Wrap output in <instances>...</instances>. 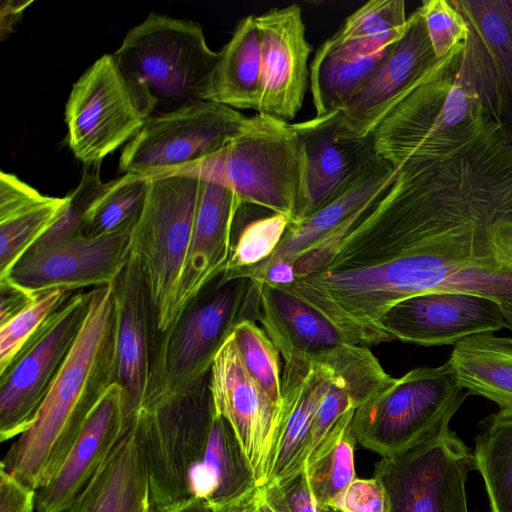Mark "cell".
I'll list each match as a JSON object with an SVG mask.
<instances>
[{
    "instance_id": "17",
    "label": "cell",
    "mask_w": 512,
    "mask_h": 512,
    "mask_svg": "<svg viewBox=\"0 0 512 512\" xmlns=\"http://www.w3.org/2000/svg\"><path fill=\"white\" fill-rule=\"evenodd\" d=\"M113 294L115 383L130 416L144 405L161 333L148 282L133 255L113 283Z\"/></svg>"
},
{
    "instance_id": "48",
    "label": "cell",
    "mask_w": 512,
    "mask_h": 512,
    "mask_svg": "<svg viewBox=\"0 0 512 512\" xmlns=\"http://www.w3.org/2000/svg\"><path fill=\"white\" fill-rule=\"evenodd\" d=\"M495 2L512 41V0H495Z\"/></svg>"
},
{
    "instance_id": "13",
    "label": "cell",
    "mask_w": 512,
    "mask_h": 512,
    "mask_svg": "<svg viewBox=\"0 0 512 512\" xmlns=\"http://www.w3.org/2000/svg\"><path fill=\"white\" fill-rule=\"evenodd\" d=\"M90 291L73 294L37 337L0 374V440L18 437L33 423L89 310Z\"/></svg>"
},
{
    "instance_id": "45",
    "label": "cell",
    "mask_w": 512,
    "mask_h": 512,
    "mask_svg": "<svg viewBox=\"0 0 512 512\" xmlns=\"http://www.w3.org/2000/svg\"><path fill=\"white\" fill-rule=\"evenodd\" d=\"M9 277L0 279V325L6 323L27 308L37 297Z\"/></svg>"
},
{
    "instance_id": "40",
    "label": "cell",
    "mask_w": 512,
    "mask_h": 512,
    "mask_svg": "<svg viewBox=\"0 0 512 512\" xmlns=\"http://www.w3.org/2000/svg\"><path fill=\"white\" fill-rule=\"evenodd\" d=\"M417 9L424 19L431 46L438 59L468 40L469 25L453 1L425 0Z\"/></svg>"
},
{
    "instance_id": "27",
    "label": "cell",
    "mask_w": 512,
    "mask_h": 512,
    "mask_svg": "<svg viewBox=\"0 0 512 512\" xmlns=\"http://www.w3.org/2000/svg\"><path fill=\"white\" fill-rule=\"evenodd\" d=\"M256 281L258 321L285 362L316 361L348 343L310 305L279 287Z\"/></svg>"
},
{
    "instance_id": "47",
    "label": "cell",
    "mask_w": 512,
    "mask_h": 512,
    "mask_svg": "<svg viewBox=\"0 0 512 512\" xmlns=\"http://www.w3.org/2000/svg\"><path fill=\"white\" fill-rule=\"evenodd\" d=\"M32 1H7L3 2L1 7V33L2 36L5 32L12 30V25L18 21L25 8L31 4Z\"/></svg>"
},
{
    "instance_id": "15",
    "label": "cell",
    "mask_w": 512,
    "mask_h": 512,
    "mask_svg": "<svg viewBox=\"0 0 512 512\" xmlns=\"http://www.w3.org/2000/svg\"><path fill=\"white\" fill-rule=\"evenodd\" d=\"M132 232L94 238L77 235L46 247L32 248L7 277L33 294L111 285L131 258Z\"/></svg>"
},
{
    "instance_id": "30",
    "label": "cell",
    "mask_w": 512,
    "mask_h": 512,
    "mask_svg": "<svg viewBox=\"0 0 512 512\" xmlns=\"http://www.w3.org/2000/svg\"><path fill=\"white\" fill-rule=\"evenodd\" d=\"M257 486L253 471L230 424L214 411L191 499L207 506L232 501Z\"/></svg>"
},
{
    "instance_id": "39",
    "label": "cell",
    "mask_w": 512,
    "mask_h": 512,
    "mask_svg": "<svg viewBox=\"0 0 512 512\" xmlns=\"http://www.w3.org/2000/svg\"><path fill=\"white\" fill-rule=\"evenodd\" d=\"M291 223L290 219L279 213L259 218L247 224L240 232L225 267L226 273H232L257 265L269 258Z\"/></svg>"
},
{
    "instance_id": "12",
    "label": "cell",
    "mask_w": 512,
    "mask_h": 512,
    "mask_svg": "<svg viewBox=\"0 0 512 512\" xmlns=\"http://www.w3.org/2000/svg\"><path fill=\"white\" fill-rule=\"evenodd\" d=\"M476 470L471 449L445 426L408 451L381 458L374 475L392 512H469L466 481Z\"/></svg>"
},
{
    "instance_id": "42",
    "label": "cell",
    "mask_w": 512,
    "mask_h": 512,
    "mask_svg": "<svg viewBox=\"0 0 512 512\" xmlns=\"http://www.w3.org/2000/svg\"><path fill=\"white\" fill-rule=\"evenodd\" d=\"M459 291L496 301L512 300V273L471 268L449 279L439 291Z\"/></svg>"
},
{
    "instance_id": "6",
    "label": "cell",
    "mask_w": 512,
    "mask_h": 512,
    "mask_svg": "<svg viewBox=\"0 0 512 512\" xmlns=\"http://www.w3.org/2000/svg\"><path fill=\"white\" fill-rule=\"evenodd\" d=\"M113 55L150 102L152 116L212 101L219 52L194 21L152 12L128 31Z\"/></svg>"
},
{
    "instance_id": "41",
    "label": "cell",
    "mask_w": 512,
    "mask_h": 512,
    "mask_svg": "<svg viewBox=\"0 0 512 512\" xmlns=\"http://www.w3.org/2000/svg\"><path fill=\"white\" fill-rule=\"evenodd\" d=\"M276 512H318L305 467L278 482L260 486Z\"/></svg>"
},
{
    "instance_id": "28",
    "label": "cell",
    "mask_w": 512,
    "mask_h": 512,
    "mask_svg": "<svg viewBox=\"0 0 512 512\" xmlns=\"http://www.w3.org/2000/svg\"><path fill=\"white\" fill-rule=\"evenodd\" d=\"M69 196L42 195L16 175L0 173V279L57 222Z\"/></svg>"
},
{
    "instance_id": "38",
    "label": "cell",
    "mask_w": 512,
    "mask_h": 512,
    "mask_svg": "<svg viewBox=\"0 0 512 512\" xmlns=\"http://www.w3.org/2000/svg\"><path fill=\"white\" fill-rule=\"evenodd\" d=\"M65 289L39 293L23 311L0 325V374L4 373L37 337L50 316L72 296Z\"/></svg>"
},
{
    "instance_id": "23",
    "label": "cell",
    "mask_w": 512,
    "mask_h": 512,
    "mask_svg": "<svg viewBox=\"0 0 512 512\" xmlns=\"http://www.w3.org/2000/svg\"><path fill=\"white\" fill-rule=\"evenodd\" d=\"M129 417L125 394L113 383L87 418L57 473L36 491V512H65L72 505L114 450Z\"/></svg>"
},
{
    "instance_id": "52",
    "label": "cell",
    "mask_w": 512,
    "mask_h": 512,
    "mask_svg": "<svg viewBox=\"0 0 512 512\" xmlns=\"http://www.w3.org/2000/svg\"><path fill=\"white\" fill-rule=\"evenodd\" d=\"M318 512H339V511L334 510L332 508H319Z\"/></svg>"
},
{
    "instance_id": "50",
    "label": "cell",
    "mask_w": 512,
    "mask_h": 512,
    "mask_svg": "<svg viewBox=\"0 0 512 512\" xmlns=\"http://www.w3.org/2000/svg\"><path fill=\"white\" fill-rule=\"evenodd\" d=\"M499 303L506 321V328L512 332V300H503Z\"/></svg>"
},
{
    "instance_id": "1",
    "label": "cell",
    "mask_w": 512,
    "mask_h": 512,
    "mask_svg": "<svg viewBox=\"0 0 512 512\" xmlns=\"http://www.w3.org/2000/svg\"><path fill=\"white\" fill-rule=\"evenodd\" d=\"M436 246L471 254L483 270L512 273V144L496 123L448 154L395 167L324 270Z\"/></svg>"
},
{
    "instance_id": "43",
    "label": "cell",
    "mask_w": 512,
    "mask_h": 512,
    "mask_svg": "<svg viewBox=\"0 0 512 512\" xmlns=\"http://www.w3.org/2000/svg\"><path fill=\"white\" fill-rule=\"evenodd\" d=\"M330 508L339 512H392L387 489L375 476L356 478Z\"/></svg>"
},
{
    "instance_id": "8",
    "label": "cell",
    "mask_w": 512,
    "mask_h": 512,
    "mask_svg": "<svg viewBox=\"0 0 512 512\" xmlns=\"http://www.w3.org/2000/svg\"><path fill=\"white\" fill-rule=\"evenodd\" d=\"M143 418L150 512H171L191 499L214 405L210 374L193 389L149 409Z\"/></svg>"
},
{
    "instance_id": "18",
    "label": "cell",
    "mask_w": 512,
    "mask_h": 512,
    "mask_svg": "<svg viewBox=\"0 0 512 512\" xmlns=\"http://www.w3.org/2000/svg\"><path fill=\"white\" fill-rule=\"evenodd\" d=\"M304 157V185L294 222L343 193L376 155L371 136L347 129L341 110L293 123ZM293 223V222H292Z\"/></svg>"
},
{
    "instance_id": "11",
    "label": "cell",
    "mask_w": 512,
    "mask_h": 512,
    "mask_svg": "<svg viewBox=\"0 0 512 512\" xmlns=\"http://www.w3.org/2000/svg\"><path fill=\"white\" fill-rule=\"evenodd\" d=\"M246 117L213 101H199L152 116L125 144L119 170L148 178L173 174L220 151Z\"/></svg>"
},
{
    "instance_id": "24",
    "label": "cell",
    "mask_w": 512,
    "mask_h": 512,
    "mask_svg": "<svg viewBox=\"0 0 512 512\" xmlns=\"http://www.w3.org/2000/svg\"><path fill=\"white\" fill-rule=\"evenodd\" d=\"M238 196L219 183L201 180L192 234L170 315V324L218 277L232 250Z\"/></svg>"
},
{
    "instance_id": "10",
    "label": "cell",
    "mask_w": 512,
    "mask_h": 512,
    "mask_svg": "<svg viewBox=\"0 0 512 512\" xmlns=\"http://www.w3.org/2000/svg\"><path fill=\"white\" fill-rule=\"evenodd\" d=\"M153 108L113 54L98 58L74 83L65 107L67 143L86 165L99 164L127 144Z\"/></svg>"
},
{
    "instance_id": "22",
    "label": "cell",
    "mask_w": 512,
    "mask_h": 512,
    "mask_svg": "<svg viewBox=\"0 0 512 512\" xmlns=\"http://www.w3.org/2000/svg\"><path fill=\"white\" fill-rule=\"evenodd\" d=\"M469 25L465 65L483 108L512 144V41L495 0H452Z\"/></svg>"
},
{
    "instance_id": "16",
    "label": "cell",
    "mask_w": 512,
    "mask_h": 512,
    "mask_svg": "<svg viewBox=\"0 0 512 512\" xmlns=\"http://www.w3.org/2000/svg\"><path fill=\"white\" fill-rule=\"evenodd\" d=\"M393 176L394 167L376 154L343 193L311 216L290 223L274 253L252 267L287 261L295 263L300 277L321 271L348 229Z\"/></svg>"
},
{
    "instance_id": "35",
    "label": "cell",
    "mask_w": 512,
    "mask_h": 512,
    "mask_svg": "<svg viewBox=\"0 0 512 512\" xmlns=\"http://www.w3.org/2000/svg\"><path fill=\"white\" fill-rule=\"evenodd\" d=\"M407 22L403 0H372L349 15L334 36L351 52L372 55L397 42Z\"/></svg>"
},
{
    "instance_id": "5",
    "label": "cell",
    "mask_w": 512,
    "mask_h": 512,
    "mask_svg": "<svg viewBox=\"0 0 512 512\" xmlns=\"http://www.w3.org/2000/svg\"><path fill=\"white\" fill-rule=\"evenodd\" d=\"M173 174H186L230 188L254 204L296 220L304 185V157L288 121L256 113L216 154ZM171 175V174H169Z\"/></svg>"
},
{
    "instance_id": "31",
    "label": "cell",
    "mask_w": 512,
    "mask_h": 512,
    "mask_svg": "<svg viewBox=\"0 0 512 512\" xmlns=\"http://www.w3.org/2000/svg\"><path fill=\"white\" fill-rule=\"evenodd\" d=\"M389 48L360 55L346 49L334 35L326 39L309 66V88L316 116L343 110L379 67Z\"/></svg>"
},
{
    "instance_id": "4",
    "label": "cell",
    "mask_w": 512,
    "mask_h": 512,
    "mask_svg": "<svg viewBox=\"0 0 512 512\" xmlns=\"http://www.w3.org/2000/svg\"><path fill=\"white\" fill-rule=\"evenodd\" d=\"M224 271L160 333L142 408L149 409L201 383L213 361L245 319L258 321L259 290L250 277L226 278Z\"/></svg>"
},
{
    "instance_id": "21",
    "label": "cell",
    "mask_w": 512,
    "mask_h": 512,
    "mask_svg": "<svg viewBox=\"0 0 512 512\" xmlns=\"http://www.w3.org/2000/svg\"><path fill=\"white\" fill-rule=\"evenodd\" d=\"M254 19L262 52L257 113L289 122L301 110L309 84L312 46L306 39L302 10L291 4L272 8Z\"/></svg>"
},
{
    "instance_id": "14",
    "label": "cell",
    "mask_w": 512,
    "mask_h": 512,
    "mask_svg": "<svg viewBox=\"0 0 512 512\" xmlns=\"http://www.w3.org/2000/svg\"><path fill=\"white\" fill-rule=\"evenodd\" d=\"M506 328L500 303L459 291H429L394 304L377 322L383 342L455 345L480 333Z\"/></svg>"
},
{
    "instance_id": "44",
    "label": "cell",
    "mask_w": 512,
    "mask_h": 512,
    "mask_svg": "<svg viewBox=\"0 0 512 512\" xmlns=\"http://www.w3.org/2000/svg\"><path fill=\"white\" fill-rule=\"evenodd\" d=\"M36 491L0 468V512H33Z\"/></svg>"
},
{
    "instance_id": "49",
    "label": "cell",
    "mask_w": 512,
    "mask_h": 512,
    "mask_svg": "<svg viewBox=\"0 0 512 512\" xmlns=\"http://www.w3.org/2000/svg\"><path fill=\"white\" fill-rule=\"evenodd\" d=\"M171 512H210V510L203 501L193 498Z\"/></svg>"
},
{
    "instance_id": "36",
    "label": "cell",
    "mask_w": 512,
    "mask_h": 512,
    "mask_svg": "<svg viewBox=\"0 0 512 512\" xmlns=\"http://www.w3.org/2000/svg\"><path fill=\"white\" fill-rule=\"evenodd\" d=\"M352 420L305 464L308 482L318 508L332 503L357 478L354 450L357 440Z\"/></svg>"
},
{
    "instance_id": "34",
    "label": "cell",
    "mask_w": 512,
    "mask_h": 512,
    "mask_svg": "<svg viewBox=\"0 0 512 512\" xmlns=\"http://www.w3.org/2000/svg\"><path fill=\"white\" fill-rule=\"evenodd\" d=\"M149 178L137 173L104 183L83 215L80 235L101 237L133 230L143 210Z\"/></svg>"
},
{
    "instance_id": "2",
    "label": "cell",
    "mask_w": 512,
    "mask_h": 512,
    "mask_svg": "<svg viewBox=\"0 0 512 512\" xmlns=\"http://www.w3.org/2000/svg\"><path fill=\"white\" fill-rule=\"evenodd\" d=\"M115 383L113 284L90 290L86 318L31 426L0 468L37 491L50 482L87 418Z\"/></svg>"
},
{
    "instance_id": "3",
    "label": "cell",
    "mask_w": 512,
    "mask_h": 512,
    "mask_svg": "<svg viewBox=\"0 0 512 512\" xmlns=\"http://www.w3.org/2000/svg\"><path fill=\"white\" fill-rule=\"evenodd\" d=\"M465 43L441 58L370 135L376 154L394 168L448 154L495 124L463 64Z\"/></svg>"
},
{
    "instance_id": "51",
    "label": "cell",
    "mask_w": 512,
    "mask_h": 512,
    "mask_svg": "<svg viewBox=\"0 0 512 512\" xmlns=\"http://www.w3.org/2000/svg\"><path fill=\"white\" fill-rule=\"evenodd\" d=\"M260 511L261 512H276V510L270 505V503L265 498L262 489L260 487Z\"/></svg>"
},
{
    "instance_id": "9",
    "label": "cell",
    "mask_w": 512,
    "mask_h": 512,
    "mask_svg": "<svg viewBox=\"0 0 512 512\" xmlns=\"http://www.w3.org/2000/svg\"><path fill=\"white\" fill-rule=\"evenodd\" d=\"M200 179L186 174L149 178L141 215L132 232V255L145 274L165 331L189 249Z\"/></svg>"
},
{
    "instance_id": "37",
    "label": "cell",
    "mask_w": 512,
    "mask_h": 512,
    "mask_svg": "<svg viewBox=\"0 0 512 512\" xmlns=\"http://www.w3.org/2000/svg\"><path fill=\"white\" fill-rule=\"evenodd\" d=\"M232 336L248 374L282 408L281 355L265 330L255 320L245 319L237 324Z\"/></svg>"
},
{
    "instance_id": "25",
    "label": "cell",
    "mask_w": 512,
    "mask_h": 512,
    "mask_svg": "<svg viewBox=\"0 0 512 512\" xmlns=\"http://www.w3.org/2000/svg\"><path fill=\"white\" fill-rule=\"evenodd\" d=\"M328 381L329 367L323 360L285 362L281 418L267 459L265 485L305 467L314 416Z\"/></svg>"
},
{
    "instance_id": "29",
    "label": "cell",
    "mask_w": 512,
    "mask_h": 512,
    "mask_svg": "<svg viewBox=\"0 0 512 512\" xmlns=\"http://www.w3.org/2000/svg\"><path fill=\"white\" fill-rule=\"evenodd\" d=\"M448 360L469 395L491 400L499 413L512 417V337L491 332L466 337Z\"/></svg>"
},
{
    "instance_id": "19",
    "label": "cell",
    "mask_w": 512,
    "mask_h": 512,
    "mask_svg": "<svg viewBox=\"0 0 512 512\" xmlns=\"http://www.w3.org/2000/svg\"><path fill=\"white\" fill-rule=\"evenodd\" d=\"M210 391L214 409L232 427L257 486L265 485L267 459L282 408L248 374L232 335L213 361Z\"/></svg>"
},
{
    "instance_id": "46",
    "label": "cell",
    "mask_w": 512,
    "mask_h": 512,
    "mask_svg": "<svg viewBox=\"0 0 512 512\" xmlns=\"http://www.w3.org/2000/svg\"><path fill=\"white\" fill-rule=\"evenodd\" d=\"M260 493V486H255L232 501L208 508L210 512H261Z\"/></svg>"
},
{
    "instance_id": "33",
    "label": "cell",
    "mask_w": 512,
    "mask_h": 512,
    "mask_svg": "<svg viewBox=\"0 0 512 512\" xmlns=\"http://www.w3.org/2000/svg\"><path fill=\"white\" fill-rule=\"evenodd\" d=\"M480 424L473 455L491 512H512V417L497 412Z\"/></svg>"
},
{
    "instance_id": "20",
    "label": "cell",
    "mask_w": 512,
    "mask_h": 512,
    "mask_svg": "<svg viewBox=\"0 0 512 512\" xmlns=\"http://www.w3.org/2000/svg\"><path fill=\"white\" fill-rule=\"evenodd\" d=\"M439 60L424 19L416 9L408 17L404 35L390 46L376 71L341 110L347 129L359 137L370 136Z\"/></svg>"
},
{
    "instance_id": "26",
    "label": "cell",
    "mask_w": 512,
    "mask_h": 512,
    "mask_svg": "<svg viewBox=\"0 0 512 512\" xmlns=\"http://www.w3.org/2000/svg\"><path fill=\"white\" fill-rule=\"evenodd\" d=\"M65 512H150L140 409L129 417L110 456Z\"/></svg>"
},
{
    "instance_id": "7",
    "label": "cell",
    "mask_w": 512,
    "mask_h": 512,
    "mask_svg": "<svg viewBox=\"0 0 512 512\" xmlns=\"http://www.w3.org/2000/svg\"><path fill=\"white\" fill-rule=\"evenodd\" d=\"M464 390L449 360L414 368L355 409L357 443L382 458L402 454L449 426L469 395Z\"/></svg>"
},
{
    "instance_id": "32",
    "label": "cell",
    "mask_w": 512,
    "mask_h": 512,
    "mask_svg": "<svg viewBox=\"0 0 512 512\" xmlns=\"http://www.w3.org/2000/svg\"><path fill=\"white\" fill-rule=\"evenodd\" d=\"M262 52L254 15L238 21L230 40L219 51L212 101L233 109L258 111Z\"/></svg>"
}]
</instances>
